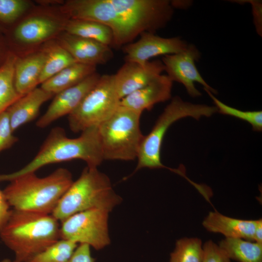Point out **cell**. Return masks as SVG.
Instances as JSON below:
<instances>
[{"label": "cell", "mask_w": 262, "mask_h": 262, "mask_svg": "<svg viewBox=\"0 0 262 262\" xmlns=\"http://www.w3.org/2000/svg\"><path fill=\"white\" fill-rule=\"evenodd\" d=\"M173 82L167 75L157 77L149 83L122 98L119 105L143 112L171 97Z\"/></svg>", "instance_id": "obj_15"}, {"label": "cell", "mask_w": 262, "mask_h": 262, "mask_svg": "<svg viewBox=\"0 0 262 262\" xmlns=\"http://www.w3.org/2000/svg\"><path fill=\"white\" fill-rule=\"evenodd\" d=\"M44 50L46 59L39 78V84L77 62L57 41L48 43Z\"/></svg>", "instance_id": "obj_24"}, {"label": "cell", "mask_w": 262, "mask_h": 262, "mask_svg": "<svg viewBox=\"0 0 262 262\" xmlns=\"http://www.w3.org/2000/svg\"><path fill=\"white\" fill-rule=\"evenodd\" d=\"M120 101L114 74L100 76L78 107L68 115L70 130L82 132L90 128L98 127L115 112Z\"/></svg>", "instance_id": "obj_8"}, {"label": "cell", "mask_w": 262, "mask_h": 262, "mask_svg": "<svg viewBox=\"0 0 262 262\" xmlns=\"http://www.w3.org/2000/svg\"><path fill=\"white\" fill-rule=\"evenodd\" d=\"M108 211L93 208L75 213L61 222L60 239L85 244L96 250L110 243Z\"/></svg>", "instance_id": "obj_9"}, {"label": "cell", "mask_w": 262, "mask_h": 262, "mask_svg": "<svg viewBox=\"0 0 262 262\" xmlns=\"http://www.w3.org/2000/svg\"><path fill=\"white\" fill-rule=\"evenodd\" d=\"M100 77L95 72L77 84L56 94L45 113L37 121V127L45 128L59 118L71 114L96 84Z\"/></svg>", "instance_id": "obj_12"}, {"label": "cell", "mask_w": 262, "mask_h": 262, "mask_svg": "<svg viewBox=\"0 0 262 262\" xmlns=\"http://www.w3.org/2000/svg\"><path fill=\"white\" fill-rule=\"evenodd\" d=\"M203 257L202 262H231L225 252L212 240L203 245Z\"/></svg>", "instance_id": "obj_30"}, {"label": "cell", "mask_w": 262, "mask_h": 262, "mask_svg": "<svg viewBox=\"0 0 262 262\" xmlns=\"http://www.w3.org/2000/svg\"><path fill=\"white\" fill-rule=\"evenodd\" d=\"M142 112L119 105L98 128L104 160L137 158L144 138L140 127Z\"/></svg>", "instance_id": "obj_7"}, {"label": "cell", "mask_w": 262, "mask_h": 262, "mask_svg": "<svg viewBox=\"0 0 262 262\" xmlns=\"http://www.w3.org/2000/svg\"><path fill=\"white\" fill-rule=\"evenodd\" d=\"M57 42L78 63L97 66L106 64L114 56L110 47L64 31Z\"/></svg>", "instance_id": "obj_14"}, {"label": "cell", "mask_w": 262, "mask_h": 262, "mask_svg": "<svg viewBox=\"0 0 262 262\" xmlns=\"http://www.w3.org/2000/svg\"><path fill=\"white\" fill-rule=\"evenodd\" d=\"M10 207L3 191L0 190V232L9 217Z\"/></svg>", "instance_id": "obj_32"}, {"label": "cell", "mask_w": 262, "mask_h": 262, "mask_svg": "<svg viewBox=\"0 0 262 262\" xmlns=\"http://www.w3.org/2000/svg\"><path fill=\"white\" fill-rule=\"evenodd\" d=\"M203 257L201 240L196 237H185L177 241L169 262H202Z\"/></svg>", "instance_id": "obj_25"}, {"label": "cell", "mask_w": 262, "mask_h": 262, "mask_svg": "<svg viewBox=\"0 0 262 262\" xmlns=\"http://www.w3.org/2000/svg\"><path fill=\"white\" fill-rule=\"evenodd\" d=\"M254 242L262 244V220L259 219L254 234Z\"/></svg>", "instance_id": "obj_34"}, {"label": "cell", "mask_w": 262, "mask_h": 262, "mask_svg": "<svg viewBox=\"0 0 262 262\" xmlns=\"http://www.w3.org/2000/svg\"><path fill=\"white\" fill-rule=\"evenodd\" d=\"M8 53L5 54V53H3L2 48L1 47V46L0 45V66L4 61Z\"/></svg>", "instance_id": "obj_35"}, {"label": "cell", "mask_w": 262, "mask_h": 262, "mask_svg": "<svg viewBox=\"0 0 262 262\" xmlns=\"http://www.w3.org/2000/svg\"><path fill=\"white\" fill-rule=\"evenodd\" d=\"M7 111L0 114V152L11 147L18 139L13 134Z\"/></svg>", "instance_id": "obj_29"}, {"label": "cell", "mask_w": 262, "mask_h": 262, "mask_svg": "<svg viewBox=\"0 0 262 262\" xmlns=\"http://www.w3.org/2000/svg\"><path fill=\"white\" fill-rule=\"evenodd\" d=\"M64 32L91 39L109 47L113 45V35L111 29L98 22L67 18L64 21Z\"/></svg>", "instance_id": "obj_21"}, {"label": "cell", "mask_w": 262, "mask_h": 262, "mask_svg": "<svg viewBox=\"0 0 262 262\" xmlns=\"http://www.w3.org/2000/svg\"><path fill=\"white\" fill-rule=\"evenodd\" d=\"M164 71V65L159 60L149 61L144 64L125 62L114 74L115 88L120 100L145 86Z\"/></svg>", "instance_id": "obj_13"}, {"label": "cell", "mask_w": 262, "mask_h": 262, "mask_svg": "<svg viewBox=\"0 0 262 262\" xmlns=\"http://www.w3.org/2000/svg\"><path fill=\"white\" fill-rule=\"evenodd\" d=\"M3 30H4V28L3 26L1 24H0V31H3Z\"/></svg>", "instance_id": "obj_37"}, {"label": "cell", "mask_w": 262, "mask_h": 262, "mask_svg": "<svg viewBox=\"0 0 262 262\" xmlns=\"http://www.w3.org/2000/svg\"><path fill=\"white\" fill-rule=\"evenodd\" d=\"M17 56L9 51L0 66V114L22 96L16 91L14 83L15 64Z\"/></svg>", "instance_id": "obj_23"}, {"label": "cell", "mask_w": 262, "mask_h": 262, "mask_svg": "<svg viewBox=\"0 0 262 262\" xmlns=\"http://www.w3.org/2000/svg\"><path fill=\"white\" fill-rule=\"evenodd\" d=\"M252 5L254 21L257 33L262 35V2L257 0H247Z\"/></svg>", "instance_id": "obj_33"}, {"label": "cell", "mask_w": 262, "mask_h": 262, "mask_svg": "<svg viewBox=\"0 0 262 262\" xmlns=\"http://www.w3.org/2000/svg\"><path fill=\"white\" fill-rule=\"evenodd\" d=\"M78 245L73 241L60 239L27 262H68Z\"/></svg>", "instance_id": "obj_26"}, {"label": "cell", "mask_w": 262, "mask_h": 262, "mask_svg": "<svg viewBox=\"0 0 262 262\" xmlns=\"http://www.w3.org/2000/svg\"><path fill=\"white\" fill-rule=\"evenodd\" d=\"M217 112L215 106L193 104L183 101L180 97L173 98L159 116L150 132L144 136L138 156V162L133 173L143 168L169 169L183 177V169L168 167L161 162V150L164 135L170 126L176 121L186 117L198 120L202 116L210 117Z\"/></svg>", "instance_id": "obj_6"}, {"label": "cell", "mask_w": 262, "mask_h": 262, "mask_svg": "<svg viewBox=\"0 0 262 262\" xmlns=\"http://www.w3.org/2000/svg\"><path fill=\"white\" fill-rule=\"evenodd\" d=\"M121 200L108 177L98 167L87 166L62 196L51 215L62 222L75 213L91 209L110 212Z\"/></svg>", "instance_id": "obj_5"}, {"label": "cell", "mask_w": 262, "mask_h": 262, "mask_svg": "<svg viewBox=\"0 0 262 262\" xmlns=\"http://www.w3.org/2000/svg\"><path fill=\"white\" fill-rule=\"evenodd\" d=\"M96 72V66L75 63L42 83L41 87L54 95L74 86Z\"/></svg>", "instance_id": "obj_20"}, {"label": "cell", "mask_w": 262, "mask_h": 262, "mask_svg": "<svg viewBox=\"0 0 262 262\" xmlns=\"http://www.w3.org/2000/svg\"><path fill=\"white\" fill-rule=\"evenodd\" d=\"M68 262H95L91 256L90 246L85 244L78 245Z\"/></svg>", "instance_id": "obj_31"}, {"label": "cell", "mask_w": 262, "mask_h": 262, "mask_svg": "<svg viewBox=\"0 0 262 262\" xmlns=\"http://www.w3.org/2000/svg\"><path fill=\"white\" fill-rule=\"evenodd\" d=\"M53 95L36 87L16 101L6 110L13 131L34 119L42 104Z\"/></svg>", "instance_id": "obj_18"}, {"label": "cell", "mask_w": 262, "mask_h": 262, "mask_svg": "<svg viewBox=\"0 0 262 262\" xmlns=\"http://www.w3.org/2000/svg\"><path fill=\"white\" fill-rule=\"evenodd\" d=\"M46 59L44 49L21 57L17 56L15 64L14 83L20 95L28 93L39 84Z\"/></svg>", "instance_id": "obj_17"}, {"label": "cell", "mask_w": 262, "mask_h": 262, "mask_svg": "<svg viewBox=\"0 0 262 262\" xmlns=\"http://www.w3.org/2000/svg\"><path fill=\"white\" fill-rule=\"evenodd\" d=\"M258 220H243L230 217L217 212H210L202 222L209 232L221 233L225 238H240L254 242Z\"/></svg>", "instance_id": "obj_16"}, {"label": "cell", "mask_w": 262, "mask_h": 262, "mask_svg": "<svg viewBox=\"0 0 262 262\" xmlns=\"http://www.w3.org/2000/svg\"><path fill=\"white\" fill-rule=\"evenodd\" d=\"M0 262H10V261L9 260H8V259H5V260H4Z\"/></svg>", "instance_id": "obj_36"}, {"label": "cell", "mask_w": 262, "mask_h": 262, "mask_svg": "<svg viewBox=\"0 0 262 262\" xmlns=\"http://www.w3.org/2000/svg\"><path fill=\"white\" fill-rule=\"evenodd\" d=\"M188 44L181 37H163L154 33L144 32L139 39L123 47L125 62L144 64L153 57L173 54L185 50Z\"/></svg>", "instance_id": "obj_11"}, {"label": "cell", "mask_w": 262, "mask_h": 262, "mask_svg": "<svg viewBox=\"0 0 262 262\" xmlns=\"http://www.w3.org/2000/svg\"><path fill=\"white\" fill-rule=\"evenodd\" d=\"M74 159L82 160L92 167H98L104 160L98 127L86 129L75 138L67 137L61 127L53 128L33 159L17 171L0 174V182L35 173L47 164Z\"/></svg>", "instance_id": "obj_2"}, {"label": "cell", "mask_w": 262, "mask_h": 262, "mask_svg": "<svg viewBox=\"0 0 262 262\" xmlns=\"http://www.w3.org/2000/svg\"><path fill=\"white\" fill-rule=\"evenodd\" d=\"M201 57V53L195 45L188 44L186 49L179 53L163 56L162 59L167 75L173 82L184 85L188 94L192 97L201 95L195 83L203 85L204 89L213 94L217 91L210 86L199 73L196 66Z\"/></svg>", "instance_id": "obj_10"}, {"label": "cell", "mask_w": 262, "mask_h": 262, "mask_svg": "<svg viewBox=\"0 0 262 262\" xmlns=\"http://www.w3.org/2000/svg\"><path fill=\"white\" fill-rule=\"evenodd\" d=\"M64 31V22L43 16H33L19 23L13 32L17 41L25 44H37L47 41Z\"/></svg>", "instance_id": "obj_19"}, {"label": "cell", "mask_w": 262, "mask_h": 262, "mask_svg": "<svg viewBox=\"0 0 262 262\" xmlns=\"http://www.w3.org/2000/svg\"><path fill=\"white\" fill-rule=\"evenodd\" d=\"M60 228L51 214L12 209L0 238L15 253V260L27 262L60 239Z\"/></svg>", "instance_id": "obj_3"}, {"label": "cell", "mask_w": 262, "mask_h": 262, "mask_svg": "<svg viewBox=\"0 0 262 262\" xmlns=\"http://www.w3.org/2000/svg\"><path fill=\"white\" fill-rule=\"evenodd\" d=\"M30 6L29 1L25 0H0V24L15 22Z\"/></svg>", "instance_id": "obj_28"}, {"label": "cell", "mask_w": 262, "mask_h": 262, "mask_svg": "<svg viewBox=\"0 0 262 262\" xmlns=\"http://www.w3.org/2000/svg\"><path fill=\"white\" fill-rule=\"evenodd\" d=\"M68 19L101 23L112 31L113 45L120 47L144 32L165 27L174 14L169 0H68L60 7Z\"/></svg>", "instance_id": "obj_1"}, {"label": "cell", "mask_w": 262, "mask_h": 262, "mask_svg": "<svg viewBox=\"0 0 262 262\" xmlns=\"http://www.w3.org/2000/svg\"><path fill=\"white\" fill-rule=\"evenodd\" d=\"M213 99L219 113L232 116L249 123L254 131L262 130V112L243 111L230 107L218 99L210 91L204 89Z\"/></svg>", "instance_id": "obj_27"}, {"label": "cell", "mask_w": 262, "mask_h": 262, "mask_svg": "<svg viewBox=\"0 0 262 262\" xmlns=\"http://www.w3.org/2000/svg\"><path fill=\"white\" fill-rule=\"evenodd\" d=\"M218 246L231 260L262 262V244L240 238H225Z\"/></svg>", "instance_id": "obj_22"}, {"label": "cell", "mask_w": 262, "mask_h": 262, "mask_svg": "<svg viewBox=\"0 0 262 262\" xmlns=\"http://www.w3.org/2000/svg\"><path fill=\"white\" fill-rule=\"evenodd\" d=\"M10 182L3 192L13 209L51 214L73 180L68 170L59 168L43 178L31 173Z\"/></svg>", "instance_id": "obj_4"}, {"label": "cell", "mask_w": 262, "mask_h": 262, "mask_svg": "<svg viewBox=\"0 0 262 262\" xmlns=\"http://www.w3.org/2000/svg\"><path fill=\"white\" fill-rule=\"evenodd\" d=\"M13 262H18V261H16V260H15Z\"/></svg>", "instance_id": "obj_38"}]
</instances>
